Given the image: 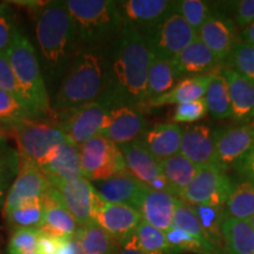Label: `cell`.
I'll return each instance as SVG.
<instances>
[{
  "label": "cell",
  "instance_id": "f6af8a7d",
  "mask_svg": "<svg viewBox=\"0 0 254 254\" xmlns=\"http://www.w3.org/2000/svg\"><path fill=\"white\" fill-rule=\"evenodd\" d=\"M207 113L205 98H201L190 103L177 105L173 111L172 120L174 123H194L205 118Z\"/></svg>",
  "mask_w": 254,
  "mask_h": 254
},
{
  "label": "cell",
  "instance_id": "db71d44e",
  "mask_svg": "<svg viewBox=\"0 0 254 254\" xmlns=\"http://www.w3.org/2000/svg\"><path fill=\"white\" fill-rule=\"evenodd\" d=\"M0 135H4V136H7V133H6L5 128H2L1 126H0Z\"/></svg>",
  "mask_w": 254,
  "mask_h": 254
},
{
  "label": "cell",
  "instance_id": "f1b7e54d",
  "mask_svg": "<svg viewBox=\"0 0 254 254\" xmlns=\"http://www.w3.org/2000/svg\"><path fill=\"white\" fill-rule=\"evenodd\" d=\"M74 238L81 254H118L119 244L94 222L79 226Z\"/></svg>",
  "mask_w": 254,
  "mask_h": 254
},
{
  "label": "cell",
  "instance_id": "2e32d148",
  "mask_svg": "<svg viewBox=\"0 0 254 254\" xmlns=\"http://www.w3.org/2000/svg\"><path fill=\"white\" fill-rule=\"evenodd\" d=\"M148 122L140 110L131 106H114L107 110L100 134L117 145L138 140L147 129Z\"/></svg>",
  "mask_w": 254,
  "mask_h": 254
},
{
  "label": "cell",
  "instance_id": "83f0119b",
  "mask_svg": "<svg viewBox=\"0 0 254 254\" xmlns=\"http://www.w3.org/2000/svg\"><path fill=\"white\" fill-rule=\"evenodd\" d=\"M254 215V182L244 179L234 184L224 207V219L249 221Z\"/></svg>",
  "mask_w": 254,
  "mask_h": 254
},
{
  "label": "cell",
  "instance_id": "7402d4cb",
  "mask_svg": "<svg viewBox=\"0 0 254 254\" xmlns=\"http://www.w3.org/2000/svg\"><path fill=\"white\" fill-rule=\"evenodd\" d=\"M184 127L177 124H155L142 134V144L158 161L180 153Z\"/></svg>",
  "mask_w": 254,
  "mask_h": 254
},
{
  "label": "cell",
  "instance_id": "7bdbcfd3",
  "mask_svg": "<svg viewBox=\"0 0 254 254\" xmlns=\"http://www.w3.org/2000/svg\"><path fill=\"white\" fill-rule=\"evenodd\" d=\"M168 246H170V254L180 253H194V254H209L199 241L190 237L186 232H184L172 225L165 232Z\"/></svg>",
  "mask_w": 254,
  "mask_h": 254
},
{
  "label": "cell",
  "instance_id": "ba28073f",
  "mask_svg": "<svg viewBox=\"0 0 254 254\" xmlns=\"http://www.w3.org/2000/svg\"><path fill=\"white\" fill-rule=\"evenodd\" d=\"M144 38L154 57L172 60L198 39V33L179 14L172 13Z\"/></svg>",
  "mask_w": 254,
  "mask_h": 254
},
{
  "label": "cell",
  "instance_id": "3957f363",
  "mask_svg": "<svg viewBox=\"0 0 254 254\" xmlns=\"http://www.w3.org/2000/svg\"><path fill=\"white\" fill-rule=\"evenodd\" d=\"M107 60L99 49L81 51L51 99L55 120L59 116L100 100L106 84Z\"/></svg>",
  "mask_w": 254,
  "mask_h": 254
},
{
  "label": "cell",
  "instance_id": "d6a6232c",
  "mask_svg": "<svg viewBox=\"0 0 254 254\" xmlns=\"http://www.w3.org/2000/svg\"><path fill=\"white\" fill-rule=\"evenodd\" d=\"M173 225L182 231L186 232L190 237L194 238L196 241H199L209 254H220L206 236L204 228H202L198 217H196L194 207L186 204L179 198H177L176 201Z\"/></svg>",
  "mask_w": 254,
  "mask_h": 254
},
{
  "label": "cell",
  "instance_id": "5b68a950",
  "mask_svg": "<svg viewBox=\"0 0 254 254\" xmlns=\"http://www.w3.org/2000/svg\"><path fill=\"white\" fill-rule=\"evenodd\" d=\"M80 51L99 49L100 44L117 37L122 19L112 0H66Z\"/></svg>",
  "mask_w": 254,
  "mask_h": 254
},
{
  "label": "cell",
  "instance_id": "7dc6e473",
  "mask_svg": "<svg viewBox=\"0 0 254 254\" xmlns=\"http://www.w3.org/2000/svg\"><path fill=\"white\" fill-rule=\"evenodd\" d=\"M254 21V0H240L234 2V24L245 28Z\"/></svg>",
  "mask_w": 254,
  "mask_h": 254
},
{
  "label": "cell",
  "instance_id": "6da1fadb",
  "mask_svg": "<svg viewBox=\"0 0 254 254\" xmlns=\"http://www.w3.org/2000/svg\"><path fill=\"white\" fill-rule=\"evenodd\" d=\"M153 55L139 32L122 27L110 49L106 84L100 100L107 107L144 109L147 75Z\"/></svg>",
  "mask_w": 254,
  "mask_h": 254
},
{
  "label": "cell",
  "instance_id": "816d5d0a",
  "mask_svg": "<svg viewBox=\"0 0 254 254\" xmlns=\"http://www.w3.org/2000/svg\"><path fill=\"white\" fill-rule=\"evenodd\" d=\"M118 254H144V252L140 250L138 243H136L135 236L133 234L128 240H126L125 243L119 245Z\"/></svg>",
  "mask_w": 254,
  "mask_h": 254
},
{
  "label": "cell",
  "instance_id": "60d3db41",
  "mask_svg": "<svg viewBox=\"0 0 254 254\" xmlns=\"http://www.w3.org/2000/svg\"><path fill=\"white\" fill-rule=\"evenodd\" d=\"M227 67L254 84V46L236 41L226 60Z\"/></svg>",
  "mask_w": 254,
  "mask_h": 254
},
{
  "label": "cell",
  "instance_id": "b9f144b4",
  "mask_svg": "<svg viewBox=\"0 0 254 254\" xmlns=\"http://www.w3.org/2000/svg\"><path fill=\"white\" fill-rule=\"evenodd\" d=\"M39 228H15L9 236L7 254H38Z\"/></svg>",
  "mask_w": 254,
  "mask_h": 254
},
{
  "label": "cell",
  "instance_id": "d590c367",
  "mask_svg": "<svg viewBox=\"0 0 254 254\" xmlns=\"http://www.w3.org/2000/svg\"><path fill=\"white\" fill-rule=\"evenodd\" d=\"M200 224L204 228L208 240L220 254H225V239L222 236V221H224V207L208 205L193 206Z\"/></svg>",
  "mask_w": 254,
  "mask_h": 254
},
{
  "label": "cell",
  "instance_id": "e0dca14e",
  "mask_svg": "<svg viewBox=\"0 0 254 254\" xmlns=\"http://www.w3.org/2000/svg\"><path fill=\"white\" fill-rule=\"evenodd\" d=\"M180 154L200 168L219 167L213 132L204 124H196L184 129Z\"/></svg>",
  "mask_w": 254,
  "mask_h": 254
},
{
  "label": "cell",
  "instance_id": "f5cc1de1",
  "mask_svg": "<svg viewBox=\"0 0 254 254\" xmlns=\"http://www.w3.org/2000/svg\"><path fill=\"white\" fill-rule=\"evenodd\" d=\"M239 38L243 43L254 46V21L252 24H250L249 26H246L240 31Z\"/></svg>",
  "mask_w": 254,
  "mask_h": 254
},
{
  "label": "cell",
  "instance_id": "836d02e7",
  "mask_svg": "<svg viewBox=\"0 0 254 254\" xmlns=\"http://www.w3.org/2000/svg\"><path fill=\"white\" fill-rule=\"evenodd\" d=\"M20 161L18 148L9 144L7 136L0 135V206L4 205L9 187L18 176Z\"/></svg>",
  "mask_w": 254,
  "mask_h": 254
},
{
  "label": "cell",
  "instance_id": "ffe728a7",
  "mask_svg": "<svg viewBox=\"0 0 254 254\" xmlns=\"http://www.w3.org/2000/svg\"><path fill=\"white\" fill-rule=\"evenodd\" d=\"M178 77L219 73L221 64L201 40L196 39L171 60Z\"/></svg>",
  "mask_w": 254,
  "mask_h": 254
},
{
  "label": "cell",
  "instance_id": "f35d334b",
  "mask_svg": "<svg viewBox=\"0 0 254 254\" xmlns=\"http://www.w3.org/2000/svg\"><path fill=\"white\" fill-rule=\"evenodd\" d=\"M173 13L179 14L196 33L200 27L212 17L211 6L201 0H180L174 1Z\"/></svg>",
  "mask_w": 254,
  "mask_h": 254
},
{
  "label": "cell",
  "instance_id": "7a4b0ae2",
  "mask_svg": "<svg viewBox=\"0 0 254 254\" xmlns=\"http://www.w3.org/2000/svg\"><path fill=\"white\" fill-rule=\"evenodd\" d=\"M36 38L45 81L59 84L81 52L65 1H49L37 15Z\"/></svg>",
  "mask_w": 254,
  "mask_h": 254
},
{
  "label": "cell",
  "instance_id": "1f68e13d",
  "mask_svg": "<svg viewBox=\"0 0 254 254\" xmlns=\"http://www.w3.org/2000/svg\"><path fill=\"white\" fill-rule=\"evenodd\" d=\"M160 166L165 178L176 190L177 198L193 182L196 174L201 170L180 153L161 160Z\"/></svg>",
  "mask_w": 254,
  "mask_h": 254
},
{
  "label": "cell",
  "instance_id": "ab89813d",
  "mask_svg": "<svg viewBox=\"0 0 254 254\" xmlns=\"http://www.w3.org/2000/svg\"><path fill=\"white\" fill-rule=\"evenodd\" d=\"M4 218L7 225L13 230L15 228H40L44 220L43 200L21 206Z\"/></svg>",
  "mask_w": 254,
  "mask_h": 254
},
{
  "label": "cell",
  "instance_id": "ac0fdd59",
  "mask_svg": "<svg viewBox=\"0 0 254 254\" xmlns=\"http://www.w3.org/2000/svg\"><path fill=\"white\" fill-rule=\"evenodd\" d=\"M98 195L110 204L127 205L139 209L144 196L150 190L129 173L119 174L94 186Z\"/></svg>",
  "mask_w": 254,
  "mask_h": 254
},
{
  "label": "cell",
  "instance_id": "9a60e30c",
  "mask_svg": "<svg viewBox=\"0 0 254 254\" xmlns=\"http://www.w3.org/2000/svg\"><path fill=\"white\" fill-rule=\"evenodd\" d=\"M218 166L226 172L236 167L254 145V123L213 132Z\"/></svg>",
  "mask_w": 254,
  "mask_h": 254
},
{
  "label": "cell",
  "instance_id": "8d00e7d4",
  "mask_svg": "<svg viewBox=\"0 0 254 254\" xmlns=\"http://www.w3.org/2000/svg\"><path fill=\"white\" fill-rule=\"evenodd\" d=\"M30 118H38V117L34 116L26 105L13 95L0 90V126L5 128L6 133L9 127L21 120Z\"/></svg>",
  "mask_w": 254,
  "mask_h": 254
},
{
  "label": "cell",
  "instance_id": "30bf717a",
  "mask_svg": "<svg viewBox=\"0 0 254 254\" xmlns=\"http://www.w3.org/2000/svg\"><path fill=\"white\" fill-rule=\"evenodd\" d=\"M109 107L101 101H93L59 116L56 119L68 141L75 146L99 135Z\"/></svg>",
  "mask_w": 254,
  "mask_h": 254
},
{
  "label": "cell",
  "instance_id": "d6986e66",
  "mask_svg": "<svg viewBox=\"0 0 254 254\" xmlns=\"http://www.w3.org/2000/svg\"><path fill=\"white\" fill-rule=\"evenodd\" d=\"M51 185L73 182L82 178L79 147L71 141L59 146L40 167Z\"/></svg>",
  "mask_w": 254,
  "mask_h": 254
},
{
  "label": "cell",
  "instance_id": "681fc988",
  "mask_svg": "<svg viewBox=\"0 0 254 254\" xmlns=\"http://www.w3.org/2000/svg\"><path fill=\"white\" fill-rule=\"evenodd\" d=\"M237 170L244 179L254 182V145L238 165Z\"/></svg>",
  "mask_w": 254,
  "mask_h": 254
},
{
  "label": "cell",
  "instance_id": "f546056e",
  "mask_svg": "<svg viewBox=\"0 0 254 254\" xmlns=\"http://www.w3.org/2000/svg\"><path fill=\"white\" fill-rule=\"evenodd\" d=\"M221 231L225 254H254V230L249 221L224 219Z\"/></svg>",
  "mask_w": 254,
  "mask_h": 254
},
{
  "label": "cell",
  "instance_id": "d4e9b609",
  "mask_svg": "<svg viewBox=\"0 0 254 254\" xmlns=\"http://www.w3.org/2000/svg\"><path fill=\"white\" fill-rule=\"evenodd\" d=\"M176 201L177 196L150 189L138 211L142 220L158 230L166 232L173 225Z\"/></svg>",
  "mask_w": 254,
  "mask_h": 254
},
{
  "label": "cell",
  "instance_id": "e575fe53",
  "mask_svg": "<svg viewBox=\"0 0 254 254\" xmlns=\"http://www.w3.org/2000/svg\"><path fill=\"white\" fill-rule=\"evenodd\" d=\"M208 113L217 120L232 118V106L228 85L221 73L214 74L205 94Z\"/></svg>",
  "mask_w": 254,
  "mask_h": 254
},
{
  "label": "cell",
  "instance_id": "74e56055",
  "mask_svg": "<svg viewBox=\"0 0 254 254\" xmlns=\"http://www.w3.org/2000/svg\"><path fill=\"white\" fill-rule=\"evenodd\" d=\"M135 239L144 254H170L165 232L141 220L135 230Z\"/></svg>",
  "mask_w": 254,
  "mask_h": 254
},
{
  "label": "cell",
  "instance_id": "44dd1931",
  "mask_svg": "<svg viewBox=\"0 0 254 254\" xmlns=\"http://www.w3.org/2000/svg\"><path fill=\"white\" fill-rule=\"evenodd\" d=\"M198 38L213 53L219 63L225 64L236 44V26L231 19L212 15L198 31Z\"/></svg>",
  "mask_w": 254,
  "mask_h": 254
},
{
  "label": "cell",
  "instance_id": "5bb4252c",
  "mask_svg": "<svg viewBox=\"0 0 254 254\" xmlns=\"http://www.w3.org/2000/svg\"><path fill=\"white\" fill-rule=\"evenodd\" d=\"M142 220L138 209L127 205L110 204L98 195L95 202L93 222L110 234L119 245L135 233Z\"/></svg>",
  "mask_w": 254,
  "mask_h": 254
},
{
  "label": "cell",
  "instance_id": "603a6c76",
  "mask_svg": "<svg viewBox=\"0 0 254 254\" xmlns=\"http://www.w3.org/2000/svg\"><path fill=\"white\" fill-rule=\"evenodd\" d=\"M119 147L122 150L128 173L145 186L148 187L153 180L163 174L160 161H158L150 153L140 139L120 145Z\"/></svg>",
  "mask_w": 254,
  "mask_h": 254
},
{
  "label": "cell",
  "instance_id": "277c9868",
  "mask_svg": "<svg viewBox=\"0 0 254 254\" xmlns=\"http://www.w3.org/2000/svg\"><path fill=\"white\" fill-rule=\"evenodd\" d=\"M7 56L24 104L38 118L55 120L49 90L36 49L19 27L15 31Z\"/></svg>",
  "mask_w": 254,
  "mask_h": 254
},
{
  "label": "cell",
  "instance_id": "cb8c5ba5",
  "mask_svg": "<svg viewBox=\"0 0 254 254\" xmlns=\"http://www.w3.org/2000/svg\"><path fill=\"white\" fill-rule=\"evenodd\" d=\"M221 75L228 85L232 119L249 122L254 118V84L230 67H222Z\"/></svg>",
  "mask_w": 254,
  "mask_h": 254
},
{
  "label": "cell",
  "instance_id": "4fadbf2b",
  "mask_svg": "<svg viewBox=\"0 0 254 254\" xmlns=\"http://www.w3.org/2000/svg\"><path fill=\"white\" fill-rule=\"evenodd\" d=\"M51 192L77 221L78 226L93 222V213L98 193L86 178L51 185Z\"/></svg>",
  "mask_w": 254,
  "mask_h": 254
},
{
  "label": "cell",
  "instance_id": "4316f807",
  "mask_svg": "<svg viewBox=\"0 0 254 254\" xmlns=\"http://www.w3.org/2000/svg\"><path fill=\"white\" fill-rule=\"evenodd\" d=\"M214 74L217 73L184 78L170 92L146 104L145 109L146 107H160L165 105L186 104L205 98L206 91H207L209 82L213 79Z\"/></svg>",
  "mask_w": 254,
  "mask_h": 254
},
{
  "label": "cell",
  "instance_id": "9c48e42d",
  "mask_svg": "<svg viewBox=\"0 0 254 254\" xmlns=\"http://www.w3.org/2000/svg\"><path fill=\"white\" fill-rule=\"evenodd\" d=\"M232 187L231 178L219 167L201 168L193 182L180 193L179 199L190 206L225 207Z\"/></svg>",
  "mask_w": 254,
  "mask_h": 254
},
{
  "label": "cell",
  "instance_id": "bcb514c9",
  "mask_svg": "<svg viewBox=\"0 0 254 254\" xmlns=\"http://www.w3.org/2000/svg\"><path fill=\"white\" fill-rule=\"evenodd\" d=\"M0 90L13 95L24 104L7 53H0Z\"/></svg>",
  "mask_w": 254,
  "mask_h": 254
},
{
  "label": "cell",
  "instance_id": "7c38bea8",
  "mask_svg": "<svg viewBox=\"0 0 254 254\" xmlns=\"http://www.w3.org/2000/svg\"><path fill=\"white\" fill-rule=\"evenodd\" d=\"M122 27L135 30L142 37L173 13L174 1L168 0H123L117 1Z\"/></svg>",
  "mask_w": 254,
  "mask_h": 254
},
{
  "label": "cell",
  "instance_id": "8fae6325",
  "mask_svg": "<svg viewBox=\"0 0 254 254\" xmlns=\"http://www.w3.org/2000/svg\"><path fill=\"white\" fill-rule=\"evenodd\" d=\"M51 183L41 170L31 161L21 159L17 178L9 187L2 205V217L30 202L43 200Z\"/></svg>",
  "mask_w": 254,
  "mask_h": 254
},
{
  "label": "cell",
  "instance_id": "8992f818",
  "mask_svg": "<svg viewBox=\"0 0 254 254\" xmlns=\"http://www.w3.org/2000/svg\"><path fill=\"white\" fill-rule=\"evenodd\" d=\"M7 135L13 136L21 159L41 167L59 146L67 142L56 120L30 118L9 127Z\"/></svg>",
  "mask_w": 254,
  "mask_h": 254
},
{
  "label": "cell",
  "instance_id": "4dcf8cb0",
  "mask_svg": "<svg viewBox=\"0 0 254 254\" xmlns=\"http://www.w3.org/2000/svg\"><path fill=\"white\" fill-rule=\"evenodd\" d=\"M178 79L179 77L171 60H164L153 56L150 69H148L145 106L147 103L172 90Z\"/></svg>",
  "mask_w": 254,
  "mask_h": 254
},
{
  "label": "cell",
  "instance_id": "11a10c76",
  "mask_svg": "<svg viewBox=\"0 0 254 254\" xmlns=\"http://www.w3.org/2000/svg\"><path fill=\"white\" fill-rule=\"evenodd\" d=\"M249 222H250L251 227H252V228H253V230H254V215H253V217H252V218H251V219H250V220H249Z\"/></svg>",
  "mask_w": 254,
  "mask_h": 254
},
{
  "label": "cell",
  "instance_id": "f907efd6",
  "mask_svg": "<svg viewBox=\"0 0 254 254\" xmlns=\"http://www.w3.org/2000/svg\"><path fill=\"white\" fill-rule=\"evenodd\" d=\"M11 4H15L19 7H24L27 9L31 14L37 15L46 7V5L49 4V1H39V0H23V1H9Z\"/></svg>",
  "mask_w": 254,
  "mask_h": 254
},
{
  "label": "cell",
  "instance_id": "484cf974",
  "mask_svg": "<svg viewBox=\"0 0 254 254\" xmlns=\"http://www.w3.org/2000/svg\"><path fill=\"white\" fill-rule=\"evenodd\" d=\"M51 189V187H50ZM44 220L39 230L57 238L73 239L78 231V224L64 205L49 190L43 199Z\"/></svg>",
  "mask_w": 254,
  "mask_h": 254
},
{
  "label": "cell",
  "instance_id": "52a82bcc",
  "mask_svg": "<svg viewBox=\"0 0 254 254\" xmlns=\"http://www.w3.org/2000/svg\"><path fill=\"white\" fill-rule=\"evenodd\" d=\"M79 154L82 177L90 182L100 183L128 173L119 146L103 135L79 146Z\"/></svg>",
  "mask_w": 254,
  "mask_h": 254
},
{
  "label": "cell",
  "instance_id": "ee69618b",
  "mask_svg": "<svg viewBox=\"0 0 254 254\" xmlns=\"http://www.w3.org/2000/svg\"><path fill=\"white\" fill-rule=\"evenodd\" d=\"M17 30L15 15L11 4L0 2V53H7Z\"/></svg>",
  "mask_w": 254,
  "mask_h": 254
},
{
  "label": "cell",
  "instance_id": "c3c4849f",
  "mask_svg": "<svg viewBox=\"0 0 254 254\" xmlns=\"http://www.w3.org/2000/svg\"><path fill=\"white\" fill-rule=\"evenodd\" d=\"M65 240L66 238H57L41 232L39 245H38V254H56Z\"/></svg>",
  "mask_w": 254,
  "mask_h": 254
}]
</instances>
